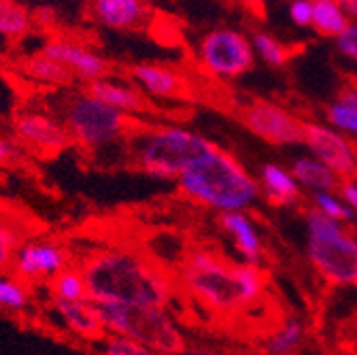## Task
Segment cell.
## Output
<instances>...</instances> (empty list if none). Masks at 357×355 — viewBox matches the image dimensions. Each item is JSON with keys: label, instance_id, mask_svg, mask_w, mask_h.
I'll list each match as a JSON object with an SVG mask.
<instances>
[{"label": "cell", "instance_id": "obj_1", "mask_svg": "<svg viewBox=\"0 0 357 355\" xmlns=\"http://www.w3.org/2000/svg\"><path fill=\"white\" fill-rule=\"evenodd\" d=\"M87 298L94 304H137L168 308L176 294V279L151 257L126 247H100L81 262Z\"/></svg>", "mask_w": 357, "mask_h": 355}, {"label": "cell", "instance_id": "obj_2", "mask_svg": "<svg viewBox=\"0 0 357 355\" xmlns=\"http://www.w3.org/2000/svg\"><path fill=\"white\" fill-rule=\"evenodd\" d=\"M176 285L215 313H238L264 294V273L255 264H230L213 251L196 249L178 266Z\"/></svg>", "mask_w": 357, "mask_h": 355}, {"label": "cell", "instance_id": "obj_3", "mask_svg": "<svg viewBox=\"0 0 357 355\" xmlns=\"http://www.w3.org/2000/svg\"><path fill=\"white\" fill-rule=\"evenodd\" d=\"M176 186L188 200L217 213L247 211L259 198V186L243 164L217 147L178 176Z\"/></svg>", "mask_w": 357, "mask_h": 355}, {"label": "cell", "instance_id": "obj_4", "mask_svg": "<svg viewBox=\"0 0 357 355\" xmlns=\"http://www.w3.org/2000/svg\"><path fill=\"white\" fill-rule=\"evenodd\" d=\"M215 149L211 141L185 128H151L134 141V164L155 179H178L192 164Z\"/></svg>", "mask_w": 357, "mask_h": 355}, {"label": "cell", "instance_id": "obj_5", "mask_svg": "<svg viewBox=\"0 0 357 355\" xmlns=\"http://www.w3.org/2000/svg\"><path fill=\"white\" fill-rule=\"evenodd\" d=\"M96 310L107 334L143 342L162 355H176L188 347L185 332L168 308L100 302Z\"/></svg>", "mask_w": 357, "mask_h": 355}, {"label": "cell", "instance_id": "obj_6", "mask_svg": "<svg viewBox=\"0 0 357 355\" xmlns=\"http://www.w3.org/2000/svg\"><path fill=\"white\" fill-rule=\"evenodd\" d=\"M306 234V255L315 271L334 285L357 287V239L347 224L310 209Z\"/></svg>", "mask_w": 357, "mask_h": 355}, {"label": "cell", "instance_id": "obj_7", "mask_svg": "<svg viewBox=\"0 0 357 355\" xmlns=\"http://www.w3.org/2000/svg\"><path fill=\"white\" fill-rule=\"evenodd\" d=\"M60 121L64 123L70 141L89 151L117 143L132 128L126 113L105 105L87 92L73 96L64 105Z\"/></svg>", "mask_w": 357, "mask_h": 355}, {"label": "cell", "instance_id": "obj_8", "mask_svg": "<svg viewBox=\"0 0 357 355\" xmlns=\"http://www.w3.org/2000/svg\"><path fill=\"white\" fill-rule=\"evenodd\" d=\"M73 264V251L68 245L58 239L32 236L24 239V243L17 247L9 271L30 287H36L47 285Z\"/></svg>", "mask_w": 357, "mask_h": 355}, {"label": "cell", "instance_id": "obj_9", "mask_svg": "<svg viewBox=\"0 0 357 355\" xmlns=\"http://www.w3.org/2000/svg\"><path fill=\"white\" fill-rule=\"evenodd\" d=\"M13 137L20 147L43 158H54L66 151L73 141L64 123L40 111H22L13 119Z\"/></svg>", "mask_w": 357, "mask_h": 355}, {"label": "cell", "instance_id": "obj_10", "mask_svg": "<svg viewBox=\"0 0 357 355\" xmlns=\"http://www.w3.org/2000/svg\"><path fill=\"white\" fill-rule=\"evenodd\" d=\"M241 121L255 137L271 145H302L306 137L304 121L268 103H255L245 107L241 111Z\"/></svg>", "mask_w": 357, "mask_h": 355}, {"label": "cell", "instance_id": "obj_11", "mask_svg": "<svg viewBox=\"0 0 357 355\" xmlns=\"http://www.w3.org/2000/svg\"><path fill=\"white\" fill-rule=\"evenodd\" d=\"M304 143L312 151V158L324 162L330 170L338 174V179H355L357 176V149L340 132L319 126L304 123Z\"/></svg>", "mask_w": 357, "mask_h": 355}, {"label": "cell", "instance_id": "obj_12", "mask_svg": "<svg viewBox=\"0 0 357 355\" xmlns=\"http://www.w3.org/2000/svg\"><path fill=\"white\" fill-rule=\"evenodd\" d=\"M200 56L206 68H211L217 75H226V77H236L249 70L253 64V54H251L247 38L230 30L211 32L202 40Z\"/></svg>", "mask_w": 357, "mask_h": 355}, {"label": "cell", "instance_id": "obj_13", "mask_svg": "<svg viewBox=\"0 0 357 355\" xmlns=\"http://www.w3.org/2000/svg\"><path fill=\"white\" fill-rule=\"evenodd\" d=\"M50 304L56 324L73 338L85 342H100L107 336L98 317L96 304L92 300H77V302L52 300Z\"/></svg>", "mask_w": 357, "mask_h": 355}, {"label": "cell", "instance_id": "obj_14", "mask_svg": "<svg viewBox=\"0 0 357 355\" xmlns=\"http://www.w3.org/2000/svg\"><path fill=\"white\" fill-rule=\"evenodd\" d=\"M40 54L60 62L75 77L85 79V81L102 79V77H107V73L111 68L102 56L94 54L92 50H87V47L79 45V43H75V40H68V38H54L50 43H45Z\"/></svg>", "mask_w": 357, "mask_h": 355}, {"label": "cell", "instance_id": "obj_15", "mask_svg": "<svg viewBox=\"0 0 357 355\" xmlns=\"http://www.w3.org/2000/svg\"><path fill=\"white\" fill-rule=\"evenodd\" d=\"M219 226L232 241L236 253L245 264L259 266L264 257V243L261 234L257 230V224L247 211H234V213H221L219 215Z\"/></svg>", "mask_w": 357, "mask_h": 355}, {"label": "cell", "instance_id": "obj_16", "mask_svg": "<svg viewBox=\"0 0 357 355\" xmlns=\"http://www.w3.org/2000/svg\"><path fill=\"white\" fill-rule=\"evenodd\" d=\"M87 94H92L94 98L102 100L105 105L126 113V115H132V113H143L149 109V103L147 98L139 92L134 90L130 85H123V83H115V81H109L107 77L102 79H96V81H89L87 83Z\"/></svg>", "mask_w": 357, "mask_h": 355}, {"label": "cell", "instance_id": "obj_17", "mask_svg": "<svg viewBox=\"0 0 357 355\" xmlns=\"http://www.w3.org/2000/svg\"><path fill=\"white\" fill-rule=\"evenodd\" d=\"M259 192L275 206H291L300 202V183L291 170H285L279 164H264L259 174Z\"/></svg>", "mask_w": 357, "mask_h": 355}, {"label": "cell", "instance_id": "obj_18", "mask_svg": "<svg viewBox=\"0 0 357 355\" xmlns=\"http://www.w3.org/2000/svg\"><path fill=\"white\" fill-rule=\"evenodd\" d=\"M92 13L102 26L126 30L137 26L147 9L141 0H92Z\"/></svg>", "mask_w": 357, "mask_h": 355}, {"label": "cell", "instance_id": "obj_19", "mask_svg": "<svg viewBox=\"0 0 357 355\" xmlns=\"http://www.w3.org/2000/svg\"><path fill=\"white\" fill-rule=\"evenodd\" d=\"M137 83L147 90L153 96H162V98H174L183 94L185 81L178 77V73H174L172 68H164L158 64H139L132 70Z\"/></svg>", "mask_w": 357, "mask_h": 355}, {"label": "cell", "instance_id": "obj_20", "mask_svg": "<svg viewBox=\"0 0 357 355\" xmlns=\"http://www.w3.org/2000/svg\"><path fill=\"white\" fill-rule=\"evenodd\" d=\"M291 174L296 176V181L300 188L315 192H334L340 186V179L334 170H330L324 162L317 158H298L291 164Z\"/></svg>", "mask_w": 357, "mask_h": 355}, {"label": "cell", "instance_id": "obj_21", "mask_svg": "<svg viewBox=\"0 0 357 355\" xmlns=\"http://www.w3.org/2000/svg\"><path fill=\"white\" fill-rule=\"evenodd\" d=\"M34 306V294L28 283L13 273H0V313L11 317H24Z\"/></svg>", "mask_w": 357, "mask_h": 355}, {"label": "cell", "instance_id": "obj_22", "mask_svg": "<svg viewBox=\"0 0 357 355\" xmlns=\"http://www.w3.org/2000/svg\"><path fill=\"white\" fill-rule=\"evenodd\" d=\"M306 336V328L298 317H287L283 326L273 332L264 342V353L266 355H294Z\"/></svg>", "mask_w": 357, "mask_h": 355}, {"label": "cell", "instance_id": "obj_23", "mask_svg": "<svg viewBox=\"0 0 357 355\" xmlns=\"http://www.w3.org/2000/svg\"><path fill=\"white\" fill-rule=\"evenodd\" d=\"M47 292L52 300H64V302H77V300H89L87 298V285L79 264L68 266L58 277H54L47 283Z\"/></svg>", "mask_w": 357, "mask_h": 355}, {"label": "cell", "instance_id": "obj_24", "mask_svg": "<svg viewBox=\"0 0 357 355\" xmlns=\"http://www.w3.org/2000/svg\"><path fill=\"white\" fill-rule=\"evenodd\" d=\"M22 70L34 79V81H40V83H47V85H68L73 81V73L62 66L60 62L47 58V56H30L24 64H22Z\"/></svg>", "mask_w": 357, "mask_h": 355}, {"label": "cell", "instance_id": "obj_25", "mask_svg": "<svg viewBox=\"0 0 357 355\" xmlns=\"http://www.w3.org/2000/svg\"><path fill=\"white\" fill-rule=\"evenodd\" d=\"M310 24L317 28L319 34H326V36H338L349 26L336 0H317V3L312 5Z\"/></svg>", "mask_w": 357, "mask_h": 355}, {"label": "cell", "instance_id": "obj_26", "mask_svg": "<svg viewBox=\"0 0 357 355\" xmlns=\"http://www.w3.org/2000/svg\"><path fill=\"white\" fill-rule=\"evenodd\" d=\"M32 26V15L15 0H0V36L17 38Z\"/></svg>", "mask_w": 357, "mask_h": 355}, {"label": "cell", "instance_id": "obj_27", "mask_svg": "<svg viewBox=\"0 0 357 355\" xmlns=\"http://www.w3.org/2000/svg\"><path fill=\"white\" fill-rule=\"evenodd\" d=\"M328 119L351 135H357V94L355 92H342L338 96V103L328 109Z\"/></svg>", "mask_w": 357, "mask_h": 355}, {"label": "cell", "instance_id": "obj_28", "mask_svg": "<svg viewBox=\"0 0 357 355\" xmlns=\"http://www.w3.org/2000/svg\"><path fill=\"white\" fill-rule=\"evenodd\" d=\"M24 239L26 236H24L22 228L13 219L0 217V273L11 269L13 255H15L17 247L24 243Z\"/></svg>", "mask_w": 357, "mask_h": 355}, {"label": "cell", "instance_id": "obj_29", "mask_svg": "<svg viewBox=\"0 0 357 355\" xmlns=\"http://www.w3.org/2000/svg\"><path fill=\"white\" fill-rule=\"evenodd\" d=\"M96 345H98V355H162L143 342L130 340L123 336H113V334H107Z\"/></svg>", "mask_w": 357, "mask_h": 355}, {"label": "cell", "instance_id": "obj_30", "mask_svg": "<svg viewBox=\"0 0 357 355\" xmlns=\"http://www.w3.org/2000/svg\"><path fill=\"white\" fill-rule=\"evenodd\" d=\"M312 209H317L319 213L332 217V219H338L342 224H351L355 219V211H351L342 198L334 192H315L312 194Z\"/></svg>", "mask_w": 357, "mask_h": 355}, {"label": "cell", "instance_id": "obj_31", "mask_svg": "<svg viewBox=\"0 0 357 355\" xmlns=\"http://www.w3.org/2000/svg\"><path fill=\"white\" fill-rule=\"evenodd\" d=\"M255 47L261 54V58L271 64H285L289 60V50L283 47L281 43H277L273 36L268 34H255Z\"/></svg>", "mask_w": 357, "mask_h": 355}, {"label": "cell", "instance_id": "obj_32", "mask_svg": "<svg viewBox=\"0 0 357 355\" xmlns=\"http://www.w3.org/2000/svg\"><path fill=\"white\" fill-rule=\"evenodd\" d=\"M20 151H22V147L17 145V141H13L11 137L0 132V168H7V166L15 164L20 160Z\"/></svg>", "mask_w": 357, "mask_h": 355}, {"label": "cell", "instance_id": "obj_33", "mask_svg": "<svg viewBox=\"0 0 357 355\" xmlns=\"http://www.w3.org/2000/svg\"><path fill=\"white\" fill-rule=\"evenodd\" d=\"M338 50L357 60V24H349L340 34H338Z\"/></svg>", "mask_w": 357, "mask_h": 355}, {"label": "cell", "instance_id": "obj_34", "mask_svg": "<svg viewBox=\"0 0 357 355\" xmlns=\"http://www.w3.org/2000/svg\"><path fill=\"white\" fill-rule=\"evenodd\" d=\"M338 196L342 198V202L357 213V179H344L338 186Z\"/></svg>", "mask_w": 357, "mask_h": 355}, {"label": "cell", "instance_id": "obj_35", "mask_svg": "<svg viewBox=\"0 0 357 355\" xmlns=\"http://www.w3.org/2000/svg\"><path fill=\"white\" fill-rule=\"evenodd\" d=\"M291 17L300 26L310 24L312 22V5L308 3V0H296V3L291 5Z\"/></svg>", "mask_w": 357, "mask_h": 355}, {"label": "cell", "instance_id": "obj_36", "mask_svg": "<svg viewBox=\"0 0 357 355\" xmlns=\"http://www.w3.org/2000/svg\"><path fill=\"white\" fill-rule=\"evenodd\" d=\"M32 22L40 26H52L56 22V9L54 7H38L32 15Z\"/></svg>", "mask_w": 357, "mask_h": 355}, {"label": "cell", "instance_id": "obj_37", "mask_svg": "<svg viewBox=\"0 0 357 355\" xmlns=\"http://www.w3.org/2000/svg\"><path fill=\"white\" fill-rule=\"evenodd\" d=\"M176 355H221V353H217V351H213V349H206V347H185L183 351H178Z\"/></svg>", "mask_w": 357, "mask_h": 355}, {"label": "cell", "instance_id": "obj_38", "mask_svg": "<svg viewBox=\"0 0 357 355\" xmlns=\"http://www.w3.org/2000/svg\"><path fill=\"white\" fill-rule=\"evenodd\" d=\"M336 3H338L347 13H351L353 17H357V0H336Z\"/></svg>", "mask_w": 357, "mask_h": 355}]
</instances>
